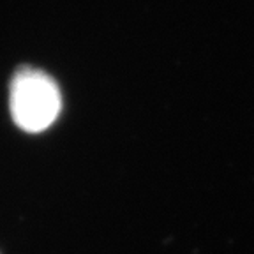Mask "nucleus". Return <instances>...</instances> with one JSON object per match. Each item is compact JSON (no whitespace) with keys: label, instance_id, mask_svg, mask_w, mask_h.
Wrapping results in <instances>:
<instances>
[{"label":"nucleus","instance_id":"1","mask_svg":"<svg viewBox=\"0 0 254 254\" xmlns=\"http://www.w3.org/2000/svg\"><path fill=\"white\" fill-rule=\"evenodd\" d=\"M9 111L16 127L28 134L50 129L62 111V92L57 79L32 65L18 67L9 83Z\"/></svg>","mask_w":254,"mask_h":254}]
</instances>
